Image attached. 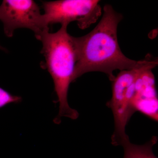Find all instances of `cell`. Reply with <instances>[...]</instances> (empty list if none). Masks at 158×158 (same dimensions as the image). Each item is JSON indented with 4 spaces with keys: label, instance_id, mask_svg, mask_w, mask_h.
Here are the masks:
<instances>
[{
    "label": "cell",
    "instance_id": "obj_1",
    "mask_svg": "<svg viewBox=\"0 0 158 158\" xmlns=\"http://www.w3.org/2000/svg\"><path fill=\"white\" fill-rule=\"evenodd\" d=\"M122 19L112 6L105 5L101 20L91 32L82 37H73L76 55L74 81L87 73L100 72L112 82L114 70L133 69L145 62L146 59L137 61L127 58L120 49L117 32Z\"/></svg>",
    "mask_w": 158,
    "mask_h": 158
},
{
    "label": "cell",
    "instance_id": "obj_2",
    "mask_svg": "<svg viewBox=\"0 0 158 158\" xmlns=\"http://www.w3.org/2000/svg\"><path fill=\"white\" fill-rule=\"evenodd\" d=\"M68 24L62 25L59 31L51 33L44 31L38 38L42 43L41 53L45 58L48 70L53 81L55 91L59 102V112L54 119L56 124L62 117L72 119L78 118L79 113L69 106L68 93L74 80L76 55L72 36L67 32Z\"/></svg>",
    "mask_w": 158,
    "mask_h": 158
},
{
    "label": "cell",
    "instance_id": "obj_3",
    "mask_svg": "<svg viewBox=\"0 0 158 158\" xmlns=\"http://www.w3.org/2000/svg\"><path fill=\"white\" fill-rule=\"evenodd\" d=\"M158 65L157 59H146L141 66L133 69L120 71L112 81V97L106 106L112 110L114 130L111 137L113 146H122L129 140L126 127L136 112L133 105L136 82L143 74L151 71Z\"/></svg>",
    "mask_w": 158,
    "mask_h": 158
},
{
    "label": "cell",
    "instance_id": "obj_4",
    "mask_svg": "<svg viewBox=\"0 0 158 158\" xmlns=\"http://www.w3.org/2000/svg\"><path fill=\"white\" fill-rule=\"evenodd\" d=\"M98 0H59L44 2L43 14L47 25L55 23L69 24L77 21L84 30L96 22L102 15Z\"/></svg>",
    "mask_w": 158,
    "mask_h": 158
},
{
    "label": "cell",
    "instance_id": "obj_5",
    "mask_svg": "<svg viewBox=\"0 0 158 158\" xmlns=\"http://www.w3.org/2000/svg\"><path fill=\"white\" fill-rule=\"evenodd\" d=\"M0 20L9 37H12L17 29H30L37 39L49 31L39 6L32 0H4L0 6Z\"/></svg>",
    "mask_w": 158,
    "mask_h": 158
},
{
    "label": "cell",
    "instance_id": "obj_6",
    "mask_svg": "<svg viewBox=\"0 0 158 158\" xmlns=\"http://www.w3.org/2000/svg\"><path fill=\"white\" fill-rule=\"evenodd\" d=\"M157 141V137L154 136L142 145L132 144L130 140L127 141L122 145L124 149L123 158H158L153 152V147Z\"/></svg>",
    "mask_w": 158,
    "mask_h": 158
},
{
    "label": "cell",
    "instance_id": "obj_7",
    "mask_svg": "<svg viewBox=\"0 0 158 158\" xmlns=\"http://www.w3.org/2000/svg\"><path fill=\"white\" fill-rule=\"evenodd\" d=\"M22 100L20 96L12 95L0 87V109L11 103H18Z\"/></svg>",
    "mask_w": 158,
    "mask_h": 158
},
{
    "label": "cell",
    "instance_id": "obj_8",
    "mask_svg": "<svg viewBox=\"0 0 158 158\" xmlns=\"http://www.w3.org/2000/svg\"><path fill=\"white\" fill-rule=\"evenodd\" d=\"M0 49L2 50L5 51V52H6V49L2 47V46L0 45Z\"/></svg>",
    "mask_w": 158,
    "mask_h": 158
}]
</instances>
